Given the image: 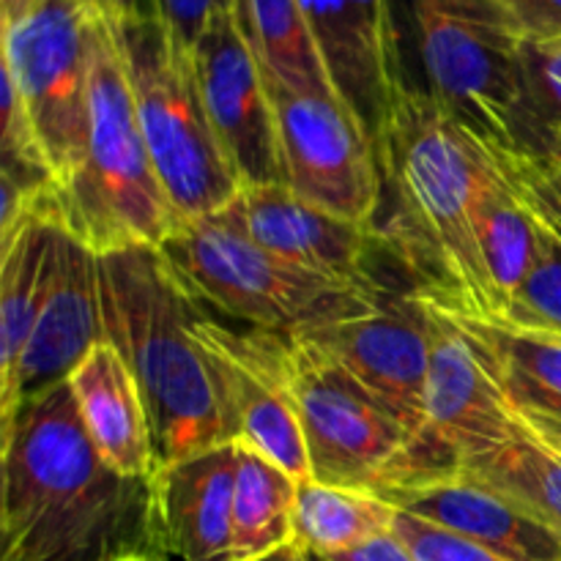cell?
<instances>
[{"instance_id":"1","label":"cell","mask_w":561,"mask_h":561,"mask_svg":"<svg viewBox=\"0 0 561 561\" xmlns=\"http://www.w3.org/2000/svg\"><path fill=\"white\" fill-rule=\"evenodd\" d=\"M0 436V561L159 557L153 477H126L102 458L69 381L22 400Z\"/></svg>"},{"instance_id":"2","label":"cell","mask_w":561,"mask_h":561,"mask_svg":"<svg viewBox=\"0 0 561 561\" xmlns=\"http://www.w3.org/2000/svg\"><path fill=\"white\" fill-rule=\"evenodd\" d=\"M392 217L387 250L414 288L474 321H499L502 305L482 263L474 211L499 170V148L449 115L425 88L409 85L376 142Z\"/></svg>"},{"instance_id":"3","label":"cell","mask_w":561,"mask_h":561,"mask_svg":"<svg viewBox=\"0 0 561 561\" xmlns=\"http://www.w3.org/2000/svg\"><path fill=\"white\" fill-rule=\"evenodd\" d=\"M107 343L137 378L157 463L236 442L222 373L195 332L201 305L170 272L157 247L99 255Z\"/></svg>"},{"instance_id":"4","label":"cell","mask_w":561,"mask_h":561,"mask_svg":"<svg viewBox=\"0 0 561 561\" xmlns=\"http://www.w3.org/2000/svg\"><path fill=\"white\" fill-rule=\"evenodd\" d=\"M58 211L60 222L99 255L159 247L181 222L142 137L107 11H99L93 22L85 146L58 186Z\"/></svg>"},{"instance_id":"5","label":"cell","mask_w":561,"mask_h":561,"mask_svg":"<svg viewBox=\"0 0 561 561\" xmlns=\"http://www.w3.org/2000/svg\"><path fill=\"white\" fill-rule=\"evenodd\" d=\"M394 5L414 27L425 91L449 115L504 153L561 151L531 115L526 33L510 0H394Z\"/></svg>"},{"instance_id":"6","label":"cell","mask_w":561,"mask_h":561,"mask_svg":"<svg viewBox=\"0 0 561 561\" xmlns=\"http://www.w3.org/2000/svg\"><path fill=\"white\" fill-rule=\"evenodd\" d=\"M110 22L170 206L181 222L228 208L244 184L208 118L192 53L157 14H110Z\"/></svg>"},{"instance_id":"7","label":"cell","mask_w":561,"mask_h":561,"mask_svg":"<svg viewBox=\"0 0 561 561\" xmlns=\"http://www.w3.org/2000/svg\"><path fill=\"white\" fill-rule=\"evenodd\" d=\"M157 250L197 305L228 312L263 332H305L367 310L387 294L340 288L279 261L250 239L230 206L179 222Z\"/></svg>"},{"instance_id":"8","label":"cell","mask_w":561,"mask_h":561,"mask_svg":"<svg viewBox=\"0 0 561 561\" xmlns=\"http://www.w3.org/2000/svg\"><path fill=\"white\" fill-rule=\"evenodd\" d=\"M274 345L312 480L383 496L427 474L409 431L337 362L299 334L274 332Z\"/></svg>"},{"instance_id":"9","label":"cell","mask_w":561,"mask_h":561,"mask_svg":"<svg viewBox=\"0 0 561 561\" xmlns=\"http://www.w3.org/2000/svg\"><path fill=\"white\" fill-rule=\"evenodd\" d=\"M99 11L104 9L88 0H38L27 14L3 25V80L20 96L60 184L85 146Z\"/></svg>"},{"instance_id":"10","label":"cell","mask_w":561,"mask_h":561,"mask_svg":"<svg viewBox=\"0 0 561 561\" xmlns=\"http://www.w3.org/2000/svg\"><path fill=\"white\" fill-rule=\"evenodd\" d=\"M296 334L337 362L409 431L425 460V477L447 471L427 447L431 305L422 290H387L367 310Z\"/></svg>"},{"instance_id":"11","label":"cell","mask_w":561,"mask_h":561,"mask_svg":"<svg viewBox=\"0 0 561 561\" xmlns=\"http://www.w3.org/2000/svg\"><path fill=\"white\" fill-rule=\"evenodd\" d=\"M285 184L310 206L378 228L383 197L376 142L337 93H301L268 82Z\"/></svg>"},{"instance_id":"12","label":"cell","mask_w":561,"mask_h":561,"mask_svg":"<svg viewBox=\"0 0 561 561\" xmlns=\"http://www.w3.org/2000/svg\"><path fill=\"white\" fill-rule=\"evenodd\" d=\"M425 299L431 305L427 447L444 469H455L524 436L529 422L510 400L496 354L474 321Z\"/></svg>"},{"instance_id":"13","label":"cell","mask_w":561,"mask_h":561,"mask_svg":"<svg viewBox=\"0 0 561 561\" xmlns=\"http://www.w3.org/2000/svg\"><path fill=\"white\" fill-rule=\"evenodd\" d=\"M192 60L208 118L241 184H285L272 93L236 11H225L206 27L192 49Z\"/></svg>"},{"instance_id":"14","label":"cell","mask_w":561,"mask_h":561,"mask_svg":"<svg viewBox=\"0 0 561 561\" xmlns=\"http://www.w3.org/2000/svg\"><path fill=\"white\" fill-rule=\"evenodd\" d=\"M337 96L378 142L409 88L394 0H301Z\"/></svg>"},{"instance_id":"15","label":"cell","mask_w":561,"mask_h":561,"mask_svg":"<svg viewBox=\"0 0 561 561\" xmlns=\"http://www.w3.org/2000/svg\"><path fill=\"white\" fill-rule=\"evenodd\" d=\"M252 241L279 261L348 290L381 294L370 263L383 244L381 228H365L310 206L288 184L244 186L230 203Z\"/></svg>"},{"instance_id":"16","label":"cell","mask_w":561,"mask_h":561,"mask_svg":"<svg viewBox=\"0 0 561 561\" xmlns=\"http://www.w3.org/2000/svg\"><path fill=\"white\" fill-rule=\"evenodd\" d=\"M195 332L222 373L236 442L277 463L294 480H312L305 433L285 389L274 332H233L206 312L197 316Z\"/></svg>"},{"instance_id":"17","label":"cell","mask_w":561,"mask_h":561,"mask_svg":"<svg viewBox=\"0 0 561 561\" xmlns=\"http://www.w3.org/2000/svg\"><path fill=\"white\" fill-rule=\"evenodd\" d=\"M99 343H107L99 252H93L64 222H58L53 277H49L47 299L20 359L11 411L22 400L38 398L69 381L71 373ZM11 411L5 416H11Z\"/></svg>"},{"instance_id":"18","label":"cell","mask_w":561,"mask_h":561,"mask_svg":"<svg viewBox=\"0 0 561 561\" xmlns=\"http://www.w3.org/2000/svg\"><path fill=\"white\" fill-rule=\"evenodd\" d=\"M239 444H219L159 466L153 474V526L168 561L233 559V491Z\"/></svg>"},{"instance_id":"19","label":"cell","mask_w":561,"mask_h":561,"mask_svg":"<svg viewBox=\"0 0 561 561\" xmlns=\"http://www.w3.org/2000/svg\"><path fill=\"white\" fill-rule=\"evenodd\" d=\"M383 499L510 561H561L559 531L458 469L392 488Z\"/></svg>"},{"instance_id":"20","label":"cell","mask_w":561,"mask_h":561,"mask_svg":"<svg viewBox=\"0 0 561 561\" xmlns=\"http://www.w3.org/2000/svg\"><path fill=\"white\" fill-rule=\"evenodd\" d=\"M69 387L102 458L126 477L157 474L146 400L124 356L110 343H99L71 373Z\"/></svg>"},{"instance_id":"21","label":"cell","mask_w":561,"mask_h":561,"mask_svg":"<svg viewBox=\"0 0 561 561\" xmlns=\"http://www.w3.org/2000/svg\"><path fill=\"white\" fill-rule=\"evenodd\" d=\"M58 222V206H47L0 241V416L14 403L20 359L47 299Z\"/></svg>"},{"instance_id":"22","label":"cell","mask_w":561,"mask_h":561,"mask_svg":"<svg viewBox=\"0 0 561 561\" xmlns=\"http://www.w3.org/2000/svg\"><path fill=\"white\" fill-rule=\"evenodd\" d=\"M474 233L482 263L502 305V318L540 257L542 225L515 190L499 151V170L488 181L474 211Z\"/></svg>"},{"instance_id":"23","label":"cell","mask_w":561,"mask_h":561,"mask_svg":"<svg viewBox=\"0 0 561 561\" xmlns=\"http://www.w3.org/2000/svg\"><path fill=\"white\" fill-rule=\"evenodd\" d=\"M233 11L268 82L301 93H337L301 0H233Z\"/></svg>"},{"instance_id":"24","label":"cell","mask_w":561,"mask_h":561,"mask_svg":"<svg viewBox=\"0 0 561 561\" xmlns=\"http://www.w3.org/2000/svg\"><path fill=\"white\" fill-rule=\"evenodd\" d=\"M398 507L373 491L299 482L294 515V540L318 559L354 551L394 529Z\"/></svg>"},{"instance_id":"25","label":"cell","mask_w":561,"mask_h":561,"mask_svg":"<svg viewBox=\"0 0 561 561\" xmlns=\"http://www.w3.org/2000/svg\"><path fill=\"white\" fill-rule=\"evenodd\" d=\"M296 493L299 480L255 449L239 444L233 491L236 561H255L294 540Z\"/></svg>"},{"instance_id":"26","label":"cell","mask_w":561,"mask_h":561,"mask_svg":"<svg viewBox=\"0 0 561 561\" xmlns=\"http://www.w3.org/2000/svg\"><path fill=\"white\" fill-rule=\"evenodd\" d=\"M561 535V453L535 427L455 466Z\"/></svg>"},{"instance_id":"27","label":"cell","mask_w":561,"mask_h":561,"mask_svg":"<svg viewBox=\"0 0 561 561\" xmlns=\"http://www.w3.org/2000/svg\"><path fill=\"white\" fill-rule=\"evenodd\" d=\"M474 327L496 354L515 409L526 420L561 425V334L507 321H474Z\"/></svg>"},{"instance_id":"28","label":"cell","mask_w":561,"mask_h":561,"mask_svg":"<svg viewBox=\"0 0 561 561\" xmlns=\"http://www.w3.org/2000/svg\"><path fill=\"white\" fill-rule=\"evenodd\" d=\"M540 257L524 288L510 301L507 312L499 321L526 329H548L561 334V233L542 222Z\"/></svg>"},{"instance_id":"29","label":"cell","mask_w":561,"mask_h":561,"mask_svg":"<svg viewBox=\"0 0 561 561\" xmlns=\"http://www.w3.org/2000/svg\"><path fill=\"white\" fill-rule=\"evenodd\" d=\"M524 75L529 107L537 126L561 146V42H531V38H526Z\"/></svg>"},{"instance_id":"30","label":"cell","mask_w":561,"mask_h":561,"mask_svg":"<svg viewBox=\"0 0 561 561\" xmlns=\"http://www.w3.org/2000/svg\"><path fill=\"white\" fill-rule=\"evenodd\" d=\"M502 162L531 211L561 233V151L548 157H515L502 151Z\"/></svg>"},{"instance_id":"31","label":"cell","mask_w":561,"mask_h":561,"mask_svg":"<svg viewBox=\"0 0 561 561\" xmlns=\"http://www.w3.org/2000/svg\"><path fill=\"white\" fill-rule=\"evenodd\" d=\"M392 531L403 540V546L416 561H510L491 548L477 546V542L466 540V537L455 535L444 526L416 518L403 510H398Z\"/></svg>"},{"instance_id":"32","label":"cell","mask_w":561,"mask_h":561,"mask_svg":"<svg viewBox=\"0 0 561 561\" xmlns=\"http://www.w3.org/2000/svg\"><path fill=\"white\" fill-rule=\"evenodd\" d=\"M151 5L153 14L190 53L219 14L233 11V0H151Z\"/></svg>"},{"instance_id":"33","label":"cell","mask_w":561,"mask_h":561,"mask_svg":"<svg viewBox=\"0 0 561 561\" xmlns=\"http://www.w3.org/2000/svg\"><path fill=\"white\" fill-rule=\"evenodd\" d=\"M531 42H561V0H510Z\"/></svg>"},{"instance_id":"34","label":"cell","mask_w":561,"mask_h":561,"mask_svg":"<svg viewBox=\"0 0 561 561\" xmlns=\"http://www.w3.org/2000/svg\"><path fill=\"white\" fill-rule=\"evenodd\" d=\"M323 561H416L411 557L409 548L403 546L394 531H387V535L376 537V540L365 542V546L354 548V551L334 553V557H327Z\"/></svg>"},{"instance_id":"35","label":"cell","mask_w":561,"mask_h":561,"mask_svg":"<svg viewBox=\"0 0 561 561\" xmlns=\"http://www.w3.org/2000/svg\"><path fill=\"white\" fill-rule=\"evenodd\" d=\"M102 9L113 16H137V14H153L151 0H99Z\"/></svg>"},{"instance_id":"36","label":"cell","mask_w":561,"mask_h":561,"mask_svg":"<svg viewBox=\"0 0 561 561\" xmlns=\"http://www.w3.org/2000/svg\"><path fill=\"white\" fill-rule=\"evenodd\" d=\"M255 561H310V553H307L305 548L299 546V542L290 540L288 546L277 548V551L266 553V557H261V559H255Z\"/></svg>"},{"instance_id":"37","label":"cell","mask_w":561,"mask_h":561,"mask_svg":"<svg viewBox=\"0 0 561 561\" xmlns=\"http://www.w3.org/2000/svg\"><path fill=\"white\" fill-rule=\"evenodd\" d=\"M38 0H0V16H3V25H11L14 20H20L22 14L36 5Z\"/></svg>"},{"instance_id":"38","label":"cell","mask_w":561,"mask_h":561,"mask_svg":"<svg viewBox=\"0 0 561 561\" xmlns=\"http://www.w3.org/2000/svg\"><path fill=\"white\" fill-rule=\"evenodd\" d=\"M529 422L531 427H535L537 433H540L542 438H546L551 447H557L561 453V425H557V422H548V420H526Z\"/></svg>"},{"instance_id":"39","label":"cell","mask_w":561,"mask_h":561,"mask_svg":"<svg viewBox=\"0 0 561 561\" xmlns=\"http://www.w3.org/2000/svg\"><path fill=\"white\" fill-rule=\"evenodd\" d=\"M146 561H168L164 557H153V559H146Z\"/></svg>"},{"instance_id":"40","label":"cell","mask_w":561,"mask_h":561,"mask_svg":"<svg viewBox=\"0 0 561 561\" xmlns=\"http://www.w3.org/2000/svg\"><path fill=\"white\" fill-rule=\"evenodd\" d=\"M88 3H93V5H99V9H102V3H99V0H88Z\"/></svg>"},{"instance_id":"41","label":"cell","mask_w":561,"mask_h":561,"mask_svg":"<svg viewBox=\"0 0 561 561\" xmlns=\"http://www.w3.org/2000/svg\"><path fill=\"white\" fill-rule=\"evenodd\" d=\"M559 140H561V129H559Z\"/></svg>"}]
</instances>
